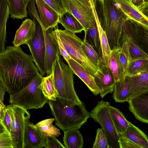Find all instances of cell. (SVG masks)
<instances>
[{"mask_svg": "<svg viewBox=\"0 0 148 148\" xmlns=\"http://www.w3.org/2000/svg\"><path fill=\"white\" fill-rule=\"evenodd\" d=\"M110 103L103 100L99 101L90 111V116L101 126L107 139L109 148H120V135L117 131L110 114Z\"/></svg>", "mask_w": 148, "mask_h": 148, "instance_id": "obj_6", "label": "cell"}, {"mask_svg": "<svg viewBox=\"0 0 148 148\" xmlns=\"http://www.w3.org/2000/svg\"><path fill=\"white\" fill-rule=\"evenodd\" d=\"M148 27L128 18L123 25L122 37L129 39L138 44L148 54Z\"/></svg>", "mask_w": 148, "mask_h": 148, "instance_id": "obj_10", "label": "cell"}, {"mask_svg": "<svg viewBox=\"0 0 148 148\" xmlns=\"http://www.w3.org/2000/svg\"><path fill=\"white\" fill-rule=\"evenodd\" d=\"M46 140L37 127L29 120L26 135L25 148H42Z\"/></svg>", "mask_w": 148, "mask_h": 148, "instance_id": "obj_19", "label": "cell"}, {"mask_svg": "<svg viewBox=\"0 0 148 148\" xmlns=\"http://www.w3.org/2000/svg\"><path fill=\"white\" fill-rule=\"evenodd\" d=\"M93 148H109L107 138L101 128L97 130Z\"/></svg>", "mask_w": 148, "mask_h": 148, "instance_id": "obj_38", "label": "cell"}, {"mask_svg": "<svg viewBox=\"0 0 148 148\" xmlns=\"http://www.w3.org/2000/svg\"><path fill=\"white\" fill-rule=\"evenodd\" d=\"M82 46L86 55L88 59L98 67L101 62V59L92 47L83 40Z\"/></svg>", "mask_w": 148, "mask_h": 148, "instance_id": "obj_37", "label": "cell"}, {"mask_svg": "<svg viewBox=\"0 0 148 148\" xmlns=\"http://www.w3.org/2000/svg\"><path fill=\"white\" fill-rule=\"evenodd\" d=\"M130 77V87L127 100L148 91V70Z\"/></svg>", "mask_w": 148, "mask_h": 148, "instance_id": "obj_17", "label": "cell"}, {"mask_svg": "<svg viewBox=\"0 0 148 148\" xmlns=\"http://www.w3.org/2000/svg\"><path fill=\"white\" fill-rule=\"evenodd\" d=\"M43 0L57 12L59 16L66 12L62 0Z\"/></svg>", "mask_w": 148, "mask_h": 148, "instance_id": "obj_40", "label": "cell"}, {"mask_svg": "<svg viewBox=\"0 0 148 148\" xmlns=\"http://www.w3.org/2000/svg\"><path fill=\"white\" fill-rule=\"evenodd\" d=\"M42 77L40 73L38 74L23 89L10 95V104L26 110L42 108L48 100L40 86Z\"/></svg>", "mask_w": 148, "mask_h": 148, "instance_id": "obj_4", "label": "cell"}, {"mask_svg": "<svg viewBox=\"0 0 148 148\" xmlns=\"http://www.w3.org/2000/svg\"><path fill=\"white\" fill-rule=\"evenodd\" d=\"M10 10L5 0H0V53L5 50L6 42V26Z\"/></svg>", "mask_w": 148, "mask_h": 148, "instance_id": "obj_23", "label": "cell"}, {"mask_svg": "<svg viewBox=\"0 0 148 148\" xmlns=\"http://www.w3.org/2000/svg\"><path fill=\"white\" fill-rule=\"evenodd\" d=\"M0 121L2 123L7 131L9 133L11 128L12 121L7 107L4 115Z\"/></svg>", "mask_w": 148, "mask_h": 148, "instance_id": "obj_44", "label": "cell"}, {"mask_svg": "<svg viewBox=\"0 0 148 148\" xmlns=\"http://www.w3.org/2000/svg\"><path fill=\"white\" fill-rule=\"evenodd\" d=\"M56 125L63 131L79 129L90 117L84 102L77 104L74 101L56 97V101L48 100Z\"/></svg>", "mask_w": 148, "mask_h": 148, "instance_id": "obj_3", "label": "cell"}, {"mask_svg": "<svg viewBox=\"0 0 148 148\" xmlns=\"http://www.w3.org/2000/svg\"><path fill=\"white\" fill-rule=\"evenodd\" d=\"M120 148H142L130 140L120 136L119 141Z\"/></svg>", "mask_w": 148, "mask_h": 148, "instance_id": "obj_42", "label": "cell"}, {"mask_svg": "<svg viewBox=\"0 0 148 148\" xmlns=\"http://www.w3.org/2000/svg\"><path fill=\"white\" fill-rule=\"evenodd\" d=\"M54 120V118L44 120L35 125L45 137L47 136H52L56 138L60 133V130L52 124Z\"/></svg>", "mask_w": 148, "mask_h": 148, "instance_id": "obj_34", "label": "cell"}, {"mask_svg": "<svg viewBox=\"0 0 148 148\" xmlns=\"http://www.w3.org/2000/svg\"><path fill=\"white\" fill-rule=\"evenodd\" d=\"M62 1L66 11L72 14L79 21L84 32L94 23L95 16L93 6L89 7L79 0H62Z\"/></svg>", "mask_w": 148, "mask_h": 148, "instance_id": "obj_9", "label": "cell"}, {"mask_svg": "<svg viewBox=\"0 0 148 148\" xmlns=\"http://www.w3.org/2000/svg\"><path fill=\"white\" fill-rule=\"evenodd\" d=\"M130 83V77H126L123 81L115 82L112 97L116 102L122 103L127 101Z\"/></svg>", "mask_w": 148, "mask_h": 148, "instance_id": "obj_29", "label": "cell"}, {"mask_svg": "<svg viewBox=\"0 0 148 148\" xmlns=\"http://www.w3.org/2000/svg\"><path fill=\"white\" fill-rule=\"evenodd\" d=\"M6 132H8L1 121L0 120V134Z\"/></svg>", "mask_w": 148, "mask_h": 148, "instance_id": "obj_49", "label": "cell"}, {"mask_svg": "<svg viewBox=\"0 0 148 148\" xmlns=\"http://www.w3.org/2000/svg\"><path fill=\"white\" fill-rule=\"evenodd\" d=\"M42 93L49 100L56 101L57 93L55 88L53 81V73L42 77L40 86Z\"/></svg>", "mask_w": 148, "mask_h": 148, "instance_id": "obj_33", "label": "cell"}, {"mask_svg": "<svg viewBox=\"0 0 148 148\" xmlns=\"http://www.w3.org/2000/svg\"><path fill=\"white\" fill-rule=\"evenodd\" d=\"M35 0H30L27 5L28 8V13L32 19L36 18L39 22H40L39 16L37 13L35 7Z\"/></svg>", "mask_w": 148, "mask_h": 148, "instance_id": "obj_43", "label": "cell"}, {"mask_svg": "<svg viewBox=\"0 0 148 148\" xmlns=\"http://www.w3.org/2000/svg\"><path fill=\"white\" fill-rule=\"evenodd\" d=\"M85 5L92 8L93 5V0H79Z\"/></svg>", "mask_w": 148, "mask_h": 148, "instance_id": "obj_48", "label": "cell"}, {"mask_svg": "<svg viewBox=\"0 0 148 148\" xmlns=\"http://www.w3.org/2000/svg\"><path fill=\"white\" fill-rule=\"evenodd\" d=\"M51 28L46 30L42 29L45 46V65L47 76L52 73L53 64L58 56L60 55L58 47L49 35Z\"/></svg>", "mask_w": 148, "mask_h": 148, "instance_id": "obj_15", "label": "cell"}, {"mask_svg": "<svg viewBox=\"0 0 148 148\" xmlns=\"http://www.w3.org/2000/svg\"><path fill=\"white\" fill-rule=\"evenodd\" d=\"M39 73L32 56L20 47L8 46L0 53V79L10 95L23 89Z\"/></svg>", "mask_w": 148, "mask_h": 148, "instance_id": "obj_1", "label": "cell"}, {"mask_svg": "<svg viewBox=\"0 0 148 148\" xmlns=\"http://www.w3.org/2000/svg\"><path fill=\"white\" fill-rule=\"evenodd\" d=\"M59 60L63 75L65 92V99L72 101L77 104L82 102L80 100L75 92L74 86L73 73L68 65L65 64L60 57Z\"/></svg>", "mask_w": 148, "mask_h": 148, "instance_id": "obj_14", "label": "cell"}, {"mask_svg": "<svg viewBox=\"0 0 148 148\" xmlns=\"http://www.w3.org/2000/svg\"><path fill=\"white\" fill-rule=\"evenodd\" d=\"M45 148H65L64 146L56 137L52 136L46 137Z\"/></svg>", "mask_w": 148, "mask_h": 148, "instance_id": "obj_39", "label": "cell"}, {"mask_svg": "<svg viewBox=\"0 0 148 148\" xmlns=\"http://www.w3.org/2000/svg\"><path fill=\"white\" fill-rule=\"evenodd\" d=\"M9 6L10 17L22 19L27 16V5L23 0H5Z\"/></svg>", "mask_w": 148, "mask_h": 148, "instance_id": "obj_32", "label": "cell"}, {"mask_svg": "<svg viewBox=\"0 0 148 148\" xmlns=\"http://www.w3.org/2000/svg\"><path fill=\"white\" fill-rule=\"evenodd\" d=\"M73 73L77 75L95 95L99 94L100 90L96 85L93 76L72 58L67 62Z\"/></svg>", "mask_w": 148, "mask_h": 148, "instance_id": "obj_18", "label": "cell"}, {"mask_svg": "<svg viewBox=\"0 0 148 148\" xmlns=\"http://www.w3.org/2000/svg\"><path fill=\"white\" fill-rule=\"evenodd\" d=\"M0 148H13L12 139L8 132L0 134Z\"/></svg>", "mask_w": 148, "mask_h": 148, "instance_id": "obj_41", "label": "cell"}, {"mask_svg": "<svg viewBox=\"0 0 148 148\" xmlns=\"http://www.w3.org/2000/svg\"><path fill=\"white\" fill-rule=\"evenodd\" d=\"M7 89L0 79V100L3 102Z\"/></svg>", "mask_w": 148, "mask_h": 148, "instance_id": "obj_46", "label": "cell"}, {"mask_svg": "<svg viewBox=\"0 0 148 148\" xmlns=\"http://www.w3.org/2000/svg\"><path fill=\"white\" fill-rule=\"evenodd\" d=\"M134 5L148 18V3H145L144 0H136Z\"/></svg>", "mask_w": 148, "mask_h": 148, "instance_id": "obj_45", "label": "cell"}, {"mask_svg": "<svg viewBox=\"0 0 148 148\" xmlns=\"http://www.w3.org/2000/svg\"><path fill=\"white\" fill-rule=\"evenodd\" d=\"M29 0H23V1L25 5H27V3Z\"/></svg>", "mask_w": 148, "mask_h": 148, "instance_id": "obj_51", "label": "cell"}, {"mask_svg": "<svg viewBox=\"0 0 148 148\" xmlns=\"http://www.w3.org/2000/svg\"><path fill=\"white\" fill-rule=\"evenodd\" d=\"M130 111L138 120L148 123V91L127 100Z\"/></svg>", "mask_w": 148, "mask_h": 148, "instance_id": "obj_12", "label": "cell"}, {"mask_svg": "<svg viewBox=\"0 0 148 148\" xmlns=\"http://www.w3.org/2000/svg\"></svg>", "mask_w": 148, "mask_h": 148, "instance_id": "obj_53", "label": "cell"}, {"mask_svg": "<svg viewBox=\"0 0 148 148\" xmlns=\"http://www.w3.org/2000/svg\"><path fill=\"white\" fill-rule=\"evenodd\" d=\"M121 42H123L126 46L130 62L139 59H148V54L139 45L131 40L122 37Z\"/></svg>", "mask_w": 148, "mask_h": 148, "instance_id": "obj_30", "label": "cell"}, {"mask_svg": "<svg viewBox=\"0 0 148 148\" xmlns=\"http://www.w3.org/2000/svg\"><path fill=\"white\" fill-rule=\"evenodd\" d=\"M35 23L33 20L25 19L16 31L12 42L13 46L18 47L32 39L35 34Z\"/></svg>", "mask_w": 148, "mask_h": 148, "instance_id": "obj_16", "label": "cell"}, {"mask_svg": "<svg viewBox=\"0 0 148 148\" xmlns=\"http://www.w3.org/2000/svg\"><path fill=\"white\" fill-rule=\"evenodd\" d=\"M129 17L148 27V18L145 16L130 0H114Z\"/></svg>", "mask_w": 148, "mask_h": 148, "instance_id": "obj_20", "label": "cell"}, {"mask_svg": "<svg viewBox=\"0 0 148 148\" xmlns=\"http://www.w3.org/2000/svg\"><path fill=\"white\" fill-rule=\"evenodd\" d=\"M63 141L65 148H82L83 146V137L77 129L64 131Z\"/></svg>", "mask_w": 148, "mask_h": 148, "instance_id": "obj_24", "label": "cell"}, {"mask_svg": "<svg viewBox=\"0 0 148 148\" xmlns=\"http://www.w3.org/2000/svg\"><path fill=\"white\" fill-rule=\"evenodd\" d=\"M12 122L9 133L13 148H25L27 125L30 115L27 110L10 104L7 107Z\"/></svg>", "mask_w": 148, "mask_h": 148, "instance_id": "obj_7", "label": "cell"}, {"mask_svg": "<svg viewBox=\"0 0 148 148\" xmlns=\"http://www.w3.org/2000/svg\"><path fill=\"white\" fill-rule=\"evenodd\" d=\"M40 24L43 29L54 27L59 23L58 14L43 0H35Z\"/></svg>", "mask_w": 148, "mask_h": 148, "instance_id": "obj_13", "label": "cell"}, {"mask_svg": "<svg viewBox=\"0 0 148 148\" xmlns=\"http://www.w3.org/2000/svg\"><path fill=\"white\" fill-rule=\"evenodd\" d=\"M130 1L131 3L134 5L135 3L136 0H130Z\"/></svg>", "mask_w": 148, "mask_h": 148, "instance_id": "obj_50", "label": "cell"}, {"mask_svg": "<svg viewBox=\"0 0 148 148\" xmlns=\"http://www.w3.org/2000/svg\"><path fill=\"white\" fill-rule=\"evenodd\" d=\"M84 32L85 35L84 40L92 47L101 59V49L97 24L95 17L94 23Z\"/></svg>", "mask_w": 148, "mask_h": 148, "instance_id": "obj_25", "label": "cell"}, {"mask_svg": "<svg viewBox=\"0 0 148 148\" xmlns=\"http://www.w3.org/2000/svg\"><path fill=\"white\" fill-rule=\"evenodd\" d=\"M120 47H116L111 50L109 62V66L115 82L123 81L126 78L119 58Z\"/></svg>", "mask_w": 148, "mask_h": 148, "instance_id": "obj_22", "label": "cell"}, {"mask_svg": "<svg viewBox=\"0 0 148 148\" xmlns=\"http://www.w3.org/2000/svg\"><path fill=\"white\" fill-rule=\"evenodd\" d=\"M35 23V34L34 37L27 42L34 62L40 75L43 76L46 74L45 65V46L42 29L40 23L36 18L33 19Z\"/></svg>", "mask_w": 148, "mask_h": 148, "instance_id": "obj_8", "label": "cell"}, {"mask_svg": "<svg viewBox=\"0 0 148 148\" xmlns=\"http://www.w3.org/2000/svg\"><path fill=\"white\" fill-rule=\"evenodd\" d=\"M92 76L99 89L101 98L108 93L113 92L115 81L109 65H106L101 62L97 71Z\"/></svg>", "mask_w": 148, "mask_h": 148, "instance_id": "obj_11", "label": "cell"}, {"mask_svg": "<svg viewBox=\"0 0 148 148\" xmlns=\"http://www.w3.org/2000/svg\"><path fill=\"white\" fill-rule=\"evenodd\" d=\"M53 65V81L55 89L57 93V97L65 99L63 75L59 60V57Z\"/></svg>", "mask_w": 148, "mask_h": 148, "instance_id": "obj_31", "label": "cell"}, {"mask_svg": "<svg viewBox=\"0 0 148 148\" xmlns=\"http://www.w3.org/2000/svg\"><path fill=\"white\" fill-rule=\"evenodd\" d=\"M58 24L54 27H51L49 32V35L58 47L60 55L63 57L67 62L71 58L67 52L61 40L58 32Z\"/></svg>", "mask_w": 148, "mask_h": 148, "instance_id": "obj_36", "label": "cell"}, {"mask_svg": "<svg viewBox=\"0 0 148 148\" xmlns=\"http://www.w3.org/2000/svg\"><path fill=\"white\" fill-rule=\"evenodd\" d=\"M148 70V59H142L130 62L126 77H131L143 71Z\"/></svg>", "mask_w": 148, "mask_h": 148, "instance_id": "obj_35", "label": "cell"}, {"mask_svg": "<svg viewBox=\"0 0 148 148\" xmlns=\"http://www.w3.org/2000/svg\"><path fill=\"white\" fill-rule=\"evenodd\" d=\"M100 24L111 50L120 47L123 26L129 18L114 0H93Z\"/></svg>", "mask_w": 148, "mask_h": 148, "instance_id": "obj_2", "label": "cell"}, {"mask_svg": "<svg viewBox=\"0 0 148 148\" xmlns=\"http://www.w3.org/2000/svg\"><path fill=\"white\" fill-rule=\"evenodd\" d=\"M122 136L141 146L148 148V138L139 128L129 122V125Z\"/></svg>", "mask_w": 148, "mask_h": 148, "instance_id": "obj_21", "label": "cell"}, {"mask_svg": "<svg viewBox=\"0 0 148 148\" xmlns=\"http://www.w3.org/2000/svg\"><path fill=\"white\" fill-rule=\"evenodd\" d=\"M109 109L117 131L120 136L122 135L128 127L129 121L126 119L123 113L119 109L110 105Z\"/></svg>", "mask_w": 148, "mask_h": 148, "instance_id": "obj_28", "label": "cell"}, {"mask_svg": "<svg viewBox=\"0 0 148 148\" xmlns=\"http://www.w3.org/2000/svg\"><path fill=\"white\" fill-rule=\"evenodd\" d=\"M58 23L65 29L75 34L84 30V27L79 21L72 14L66 11L60 16Z\"/></svg>", "mask_w": 148, "mask_h": 148, "instance_id": "obj_26", "label": "cell"}, {"mask_svg": "<svg viewBox=\"0 0 148 148\" xmlns=\"http://www.w3.org/2000/svg\"><path fill=\"white\" fill-rule=\"evenodd\" d=\"M6 108L3 102L0 100V120L3 117Z\"/></svg>", "mask_w": 148, "mask_h": 148, "instance_id": "obj_47", "label": "cell"}, {"mask_svg": "<svg viewBox=\"0 0 148 148\" xmlns=\"http://www.w3.org/2000/svg\"><path fill=\"white\" fill-rule=\"evenodd\" d=\"M145 3H148V0H144Z\"/></svg>", "mask_w": 148, "mask_h": 148, "instance_id": "obj_52", "label": "cell"}, {"mask_svg": "<svg viewBox=\"0 0 148 148\" xmlns=\"http://www.w3.org/2000/svg\"><path fill=\"white\" fill-rule=\"evenodd\" d=\"M60 38L67 53L71 57L79 64L92 75L98 67L87 58L82 46V41L75 33L65 29H58Z\"/></svg>", "mask_w": 148, "mask_h": 148, "instance_id": "obj_5", "label": "cell"}, {"mask_svg": "<svg viewBox=\"0 0 148 148\" xmlns=\"http://www.w3.org/2000/svg\"><path fill=\"white\" fill-rule=\"evenodd\" d=\"M93 8L94 14L97 23L100 39L102 51L101 62L106 65H109L111 50L110 48L105 32L102 28L98 20L94 5L93 7Z\"/></svg>", "mask_w": 148, "mask_h": 148, "instance_id": "obj_27", "label": "cell"}]
</instances>
